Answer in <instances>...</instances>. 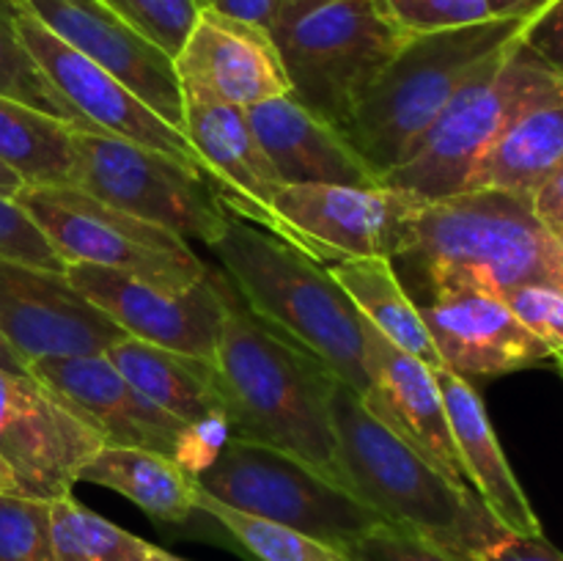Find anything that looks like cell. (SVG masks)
Returning <instances> with one entry per match:
<instances>
[{
  "mask_svg": "<svg viewBox=\"0 0 563 561\" xmlns=\"http://www.w3.org/2000/svg\"><path fill=\"white\" fill-rule=\"evenodd\" d=\"M390 264L418 308L465 289L498 297L522 284L563 289L559 240L533 212V198L504 190L427 201L410 245Z\"/></svg>",
  "mask_w": 563,
  "mask_h": 561,
  "instance_id": "1",
  "label": "cell"
},
{
  "mask_svg": "<svg viewBox=\"0 0 563 561\" xmlns=\"http://www.w3.org/2000/svg\"><path fill=\"white\" fill-rule=\"evenodd\" d=\"M212 383L234 438L286 451L339 482L330 416L339 377L317 355L258 319L229 278Z\"/></svg>",
  "mask_w": 563,
  "mask_h": 561,
  "instance_id": "2",
  "label": "cell"
},
{
  "mask_svg": "<svg viewBox=\"0 0 563 561\" xmlns=\"http://www.w3.org/2000/svg\"><path fill=\"white\" fill-rule=\"evenodd\" d=\"M209 251L258 319L366 394V319L319 258L231 212Z\"/></svg>",
  "mask_w": 563,
  "mask_h": 561,
  "instance_id": "3",
  "label": "cell"
},
{
  "mask_svg": "<svg viewBox=\"0 0 563 561\" xmlns=\"http://www.w3.org/2000/svg\"><path fill=\"white\" fill-rule=\"evenodd\" d=\"M339 482L385 522L421 534L440 548L473 556L500 526L471 487H460L390 432L339 380L330 396Z\"/></svg>",
  "mask_w": 563,
  "mask_h": 561,
  "instance_id": "4",
  "label": "cell"
},
{
  "mask_svg": "<svg viewBox=\"0 0 563 561\" xmlns=\"http://www.w3.org/2000/svg\"><path fill=\"white\" fill-rule=\"evenodd\" d=\"M528 20H487L407 38L341 127L377 182L412 157L454 99L526 31Z\"/></svg>",
  "mask_w": 563,
  "mask_h": 561,
  "instance_id": "5",
  "label": "cell"
},
{
  "mask_svg": "<svg viewBox=\"0 0 563 561\" xmlns=\"http://www.w3.org/2000/svg\"><path fill=\"white\" fill-rule=\"evenodd\" d=\"M269 36L291 97L339 130L410 38L383 0H284Z\"/></svg>",
  "mask_w": 563,
  "mask_h": 561,
  "instance_id": "6",
  "label": "cell"
},
{
  "mask_svg": "<svg viewBox=\"0 0 563 561\" xmlns=\"http://www.w3.org/2000/svg\"><path fill=\"white\" fill-rule=\"evenodd\" d=\"M563 102V80L522 44V36L454 99L427 141L379 185L405 190L421 201L465 193L484 154L522 113Z\"/></svg>",
  "mask_w": 563,
  "mask_h": 561,
  "instance_id": "7",
  "label": "cell"
},
{
  "mask_svg": "<svg viewBox=\"0 0 563 561\" xmlns=\"http://www.w3.org/2000/svg\"><path fill=\"white\" fill-rule=\"evenodd\" d=\"M196 482L203 493L234 509L295 528L335 550H344L352 539L385 522L344 484L308 462L234 435L196 473Z\"/></svg>",
  "mask_w": 563,
  "mask_h": 561,
  "instance_id": "8",
  "label": "cell"
},
{
  "mask_svg": "<svg viewBox=\"0 0 563 561\" xmlns=\"http://www.w3.org/2000/svg\"><path fill=\"white\" fill-rule=\"evenodd\" d=\"M14 201L44 231L64 264H97L170 289L198 284L209 273L179 234L97 201L77 187L25 185Z\"/></svg>",
  "mask_w": 563,
  "mask_h": 561,
  "instance_id": "9",
  "label": "cell"
},
{
  "mask_svg": "<svg viewBox=\"0 0 563 561\" xmlns=\"http://www.w3.org/2000/svg\"><path fill=\"white\" fill-rule=\"evenodd\" d=\"M71 187L207 248L229 220V209L207 176L168 154L102 130H75Z\"/></svg>",
  "mask_w": 563,
  "mask_h": 561,
  "instance_id": "10",
  "label": "cell"
},
{
  "mask_svg": "<svg viewBox=\"0 0 563 561\" xmlns=\"http://www.w3.org/2000/svg\"><path fill=\"white\" fill-rule=\"evenodd\" d=\"M38 383L60 396L104 446H135L179 460L196 476L229 435L201 432L159 410L102 355H58L31 363Z\"/></svg>",
  "mask_w": 563,
  "mask_h": 561,
  "instance_id": "11",
  "label": "cell"
},
{
  "mask_svg": "<svg viewBox=\"0 0 563 561\" xmlns=\"http://www.w3.org/2000/svg\"><path fill=\"white\" fill-rule=\"evenodd\" d=\"M418 196L385 185H284L273 201L278 237L328 264L394 258L410 245Z\"/></svg>",
  "mask_w": 563,
  "mask_h": 561,
  "instance_id": "12",
  "label": "cell"
},
{
  "mask_svg": "<svg viewBox=\"0 0 563 561\" xmlns=\"http://www.w3.org/2000/svg\"><path fill=\"white\" fill-rule=\"evenodd\" d=\"M66 278L126 336L179 355L212 361L225 317V275L209 270L185 289L97 264H66Z\"/></svg>",
  "mask_w": 563,
  "mask_h": 561,
  "instance_id": "13",
  "label": "cell"
},
{
  "mask_svg": "<svg viewBox=\"0 0 563 561\" xmlns=\"http://www.w3.org/2000/svg\"><path fill=\"white\" fill-rule=\"evenodd\" d=\"M99 435L33 374L0 369V460L20 495L55 501L71 493Z\"/></svg>",
  "mask_w": 563,
  "mask_h": 561,
  "instance_id": "14",
  "label": "cell"
},
{
  "mask_svg": "<svg viewBox=\"0 0 563 561\" xmlns=\"http://www.w3.org/2000/svg\"><path fill=\"white\" fill-rule=\"evenodd\" d=\"M16 31L22 42L31 50L36 64L42 66L44 75L49 77L60 97L93 127L108 135L124 138V141L141 143V146L163 152L179 163L190 165L198 174L207 176L201 157L187 141L179 127L168 124L163 116L154 113L141 97L121 86L113 75L88 61L86 55L77 53L75 47L55 36L47 25L36 20L27 11H16L14 16Z\"/></svg>",
  "mask_w": 563,
  "mask_h": 561,
  "instance_id": "15",
  "label": "cell"
},
{
  "mask_svg": "<svg viewBox=\"0 0 563 561\" xmlns=\"http://www.w3.org/2000/svg\"><path fill=\"white\" fill-rule=\"evenodd\" d=\"M0 333L31 366L38 358L102 355L124 330L64 273L0 258Z\"/></svg>",
  "mask_w": 563,
  "mask_h": 561,
  "instance_id": "16",
  "label": "cell"
},
{
  "mask_svg": "<svg viewBox=\"0 0 563 561\" xmlns=\"http://www.w3.org/2000/svg\"><path fill=\"white\" fill-rule=\"evenodd\" d=\"M22 11L86 55L185 132V108L174 58L121 20L102 0H22Z\"/></svg>",
  "mask_w": 563,
  "mask_h": 561,
  "instance_id": "17",
  "label": "cell"
},
{
  "mask_svg": "<svg viewBox=\"0 0 563 561\" xmlns=\"http://www.w3.org/2000/svg\"><path fill=\"white\" fill-rule=\"evenodd\" d=\"M366 374L368 391L361 396L363 405L443 476L460 487H471L456 454L434 369L407 355L366 322Z\"/></svg>",
  "mask_w": 563,
  "mask_h": 561,
  "instance_id": "18",
  "label": "cell"
},
{
  "mask_svg": "<svg viewBox=\"0 0 563 561\" xmlns=\"http://www.w3.org/2000/svg\"><path fill=\"white\" fill-rule=\"evenodd\" d=\"M185 135L201 157L209 185L231 215L278 234L273 201L280 179L258 146L242 108L181 88Z\"/></svg>",
  "mask_w": 563,
  "mask_h": 561,
  "instance_id": "19",
  "label": "cell"
},
{
  "mask_svg": "<svg viewBox=\"0 0 563 561\" xmlns=\"http://www.w3.org/2000/svg\"><path fill=\"white\" fill-rule=\"evenodd\" d=\"M179 86L234 108L289 94L284 61L269 31L203 9L174 58Z\"/></svg>",
  "mask_w": 563,
  "mask_h": 561,
  "instance_id": "20",
  "label": "cell"
},
{
  "mask_svg": "<svg viewBox=\"0 0 563 561\" xmlns=\"http://www.w3.org/2000/svg\"><path fill=\"white\" fill-rule=\"evenodd\" d=\"M418 311L438 346L443 369L467 383L550 361L548 346L522 328L498 295L478 289L454 292Z\"/></svg>",
  "mask_w": 563,
  "mask_h": 561,
  "instance_id": "21",
  "label": "cell"
},
{
  "mask_svg": "<svg viewBox=\"0 0 563 561\" xmlns=\"http://www.w3.org/2000/svg\"><path fill=\"white\" fill-rule=\"evenodd\" d=\"M280 185H379L339 127L302 108L291 94L245 110Z\"/></svg>",
  "mask_w": 563,
  "mask_h": 561,
  "instance_id": "22",
  "label": "cell"
},
{
  "mask_svg": "<svg viewBox=\"0 0 563 561\" xmlns=\"http://www.w3.org/2000/svg\"><path fill=\"white\" fill-rule=\"evenodd\" d=\"M434 377H438L445 413H449L456 454H460L473 493L493 512L495 520L509 528L511 534H520V537L542 534L537 512L528 504L526 493L500 449L498 435L489 424L487 407H484L478 391L473 388V383L443 366L434 369Z\"/></svg>",
  "mask_w": 563,
  "mask_h": 561,
  "instance_id": "23",
  "label": "cell"
},
{
  "mask_svg": "<svg viewBox=\"0 0 563 561\" xmlns=\"http://www.w3.org/2000/svg\"><path fill=\"white\" fill-rule=\"evenodd\" d=\"M104 358L159 410L201 432H229L223 402L212 383V361L179 355L132 336L110 344Z\"/></svg>",
  "mask_w": 563,
  "mask_h": 561,
  "instance_id": "24",
  "label": "cell"
},
{
  "mask_svg": "<svg viewBox=\"0 0 563 561\" xmlns=\"http://www.w3.org/2000/svg\"><path fill=\"white\" fill-rule=\"evenodd\" d=\"M77 482L115 490L165 526L187 522L196 509L198 482L179 460L135 446H99Z\"/></svg>",
  "mask_w": 563,
  "mask_h": 561,
  "instance_id": "25",
  "label": "cell"
},
{
  "mask_svg": "<svg viewBox=\"0 0 563 561\" xmlns=\"http://www.w3.org/2000/svg\"><path fill=\"white\" fill-rule=\"evenodd\" d=\"M563 165V102L522 113L495 141L465 190H504L533 198Z\"/></svg>",
  "mask_w": 563,
  "mask_h": 561,
  "instance_id": "26",
  "label": "cell"
},
{
  "mask_svg": "<svg viewBox=\"0 0 563 561\" xmlns=\"http://www.w3.org/2000/svg\"><path fill=\"white\" fill-rule=\"evenodd\" d=\"M341 289L350 295L366 322H372L388 341L427 366L440 369L438 346L423 324L421 311L401 286L390 258H344L324 264Z\"/></svg>",
  "mask_w": 563,
  "mask_h": 561,
  "instance_id": "27",
  "label": "cell"
},
{
  "mask_svg": "<svg viewBox=\"0 0 563 561\" xmlns=\"http://www.w3.org/2000/svg\"><path fill=\"white\" fill-rule=\"evenodd\" d=\"M0 163L27 187H71L75 127L27 105L0 99Z\"/></svg>",
  "mask_w": 563,
  "mask_h": 561,
  "instance_id": "28",
  "label": "cell"
},
{
  "mask_svg": "<svg viewBox=\"0 0 563 561\" xmlns=\"http://www.w3.org/2000/svg\"><path fill=\"white\" fill-rule=\"evenodd\" d=\"M49 537L58 561H148L152 544L60 495L49 501Z\"/></svg>",
  "mask_w": 563,
  "mask_h": 561,
  "instance_id": "29",
  "label": "cell"
},
{
  "mask_svg": "<svg viewBox=\"0 0 563 561\" xmlns=\"http://www.w3.org/2000/svg\"><path fill=\"white\" fill-rule=\"evenodd\" d=\"M196 509L220 522L234 537V542L258 561H346L341 550L289 526L234 509L203 493L201 487L196 493Z\"/></svg>",
  "mask_w": 563,
  "mask_h": 561,
  "instance_id": "30",
  "label": "cell"
},
{
  "mask_svg": "<svg viewBox=\"0 0 563 561\" xmlns=\"http://www.w3.org/2000/svg\"><path fill=\"white\" fill-rule=\"evenodd\" d=\"M14 6L0 0V99H11V102L27 105L42 113L55 116V119L66 121L75 130H93L64 97L58 88L49 82L42 66L31 55V50L22 42L20 31H16Z\"/></svg>",
  "mask_w": 563,
  "mask_h": 561,
  "instance_id": "31",
  "label": "cell"
},
{
  "mask_svg": "<svg viewBox=\"0 0 563 561\" xmlns=\"http://www.w3.org/2000/svg\"><path fill=\"white\" fill-rule=\"evenodd\" d=\"M0 561H58L49 537V501L0 495Z\"/></svg>",
  "mask_w": 563,
  "mask_h": 561,
  "instance_id": "32",
  "label": "cell"
},
{
  "mask_svg": "<svg viewBox=\"0 0 563 561\" xmlns=\"http://www.w3.org/2000/svg\"><path fill=\"white\" fill-rule=\"evenodd\" d=\"M102 3L170 58L179 55L198 16L207 9L203 0H102Z\"/></svg>",
  "mask_w": 563,
  "mask_h": 561,
  "instance_id": "33",
  "label": "cell"
},
{
  "mask_svg": "<svg viewBox=\"0 0 563 561\" xmlns=\"http://www.w3.org/2000/svg\"><path fill=\"white\" fill-rule=\"evenodd\" d=\"M383 6L410 38L495 20L487 0H383Z\"/></svg>",
  "mask_w": 563,
  "mask_h": 561,
  "instance_id": "34",
  "label": "cell"
},
{
  "mask_svg": "<svg viewBox=\"0 0 563 561\" xmlns=\"http://www.w3.org/2000/svg\"><path fill=\"white\" fill-rule=\"evenodd\" d=\"M522 328L537 336L563 372V289L553 284H522L504 295Z\"/></svg>",
  "mask_w": 563,
  "mask_h": 561,
  "instance_id": "35",
  "label": "cell"
},
{
  "mask_svg": "<svg viewBox=\"0 0 563 561\" xmlns=\"http://www.w3.org/2000/svg\"><path fill=\"white\" fill-rule=\"evenodd\" d=\"M341 553L346 556V561H467L465 556L440 548L432 539L396 528L390 522L368 528L366 534L352 539Z\"/></svg>",
  "mask_w": 563,
  "mask_h": 561,
  "instance_id": "36",
  "label": "cell"
},
{
  "mask_svg": "<svg viewBox=\"0 0 563 561\" xmlns=\"http://www.w3.org/2000/svg\"><path fill=\"white\" fill-rule=\"evenodd\" d=\"M0 258L66 273L64 258L55 253L44 231L33 223L31 215L14 198L5 196H0Z\"/></svg>",
  "mask_w": 563,
  "mask_h": 561,
  "instance_id": "37",
  "label": "cell"
},
{
  "mask_svg": "<svg viewBox=\"0 0 563 561\" xmlns=\"http://www.w3.org/2000/svg\"><path fill=\"white\" fill-rule=\"evenodd\" d=\"M522 44L539 55L563 80V0L533 16L522 31Z\"/></svg>",
  "mask_w": 563,
  "mask_h": 561,
  "instance_id": "38",
  "label": "cell"
},
{
  "mask_svg": "<svg viewBox=\"0 0 563 561\" xmlns=\"http://www.w3.org/2000/svg\"><path fill=\"white\" fill-rule=\"evenodd\" d=\"M467 561H563V553L555 544L544 539V534L537 537H520V534L500 531L498 537L473 556H465Z\"/></svg>",
  "mask_w": 563,
  "mask_h": 561,
  "instance_id": "39",
  "label": "cell"
},
{
  "mask_svg": "<svg viewBox=\"0 0 563 561\" xmlns=\"http://www.w3.org/2000/svg\"><path fill=\"white\" fill-rule=\"evenodd\" d=\"M284 0H203V6L218 14L231 16V20L247 22V25H256L269 31L278 16V9Z\"/></svg>",
  "mask_w": 563,
  "mask_h": 561,
  "instance_id": "40",
  "label": "cell"
},
{
  "mask_svg": "<svg viewBox=\"0 0 563 561\" xmlns=\"http://www.w3.org/2000/svg\"><path fill=\"white\" fill-rule=\"evenodd\" d=\"M533 212L553 234L563 231V165L548 179V185L533 196Z\"/></svg>",
  "mask_w": 563,
  "mask_h": 561,
  "instance_id": "41",
  "label": "cell"
},
{
  "mask_svg": "<svg viewBox=\"0 0 563 561\" xmlns=\"http://www.w3.org/2000/svg\"><path fill=\"white\" fill-rule=\"evenodd\" d=\"M489 11L498 20H528L542 14L548 6H553L555 0H487Z\"/></svg>",
  "mask_w": 563,
  "mask_h": 561,
  "instance_id": "42",
  "label": "cell"
},
{
  "mask_svg": "<svg viewBox=\"0 0 563 561\" xmlns=\"http://www.w3.org/2000/svg\"><path fill=\"white\" fill-rule=\"evenodd\" d=\"M0 369H5L11 374H31V366H27L25 358L5 341L3 333H0Z\"/></svg>",
  "mask_w": 563,
  "mask_h": 561,
  "instance_id": "43",
  "label": "cell"
},
{
  "mask_svg": "<svg viewBox=\"0 0 563 561\" xmlns=\"http://www.w3.org/2000/svg\"><path fill=\"white\" fill-rule=\"evenodd\" d=\"M22 187H25V182H22L20 176H16L14 170L9 168V165H3V163H0V196H5V198H14L16 193L22 190Z\"/></svg>",
  "mask_w": 563,
  "mask_h": 561,
  "instance_id": "44",
  "label": "cell"
},
{
  "mask_svg": "<svg viewBox=\"0 0 563 561\" xmlns=\"http://www.w3.org/2000/svg\"><path fill=\"white\" fill-rule=\"evenodd\" d=\"M3 493H16V495H20V487H16L14 473L9 471V465H5V462L0 460V495H3Z\"/></svg>",
  "mask_w": 563,
  "mask_h": 561,
  "instance_id": "45",
  "label": "cell"
},
{
  "mask_svg": "<svg viewBox=\"0 0 563 561\" xmlns=\"http://www.w3.org/2000/svg\"><path fill=\"white\" fill-rule=\"evenodd\" d=\"M148 561H187V559H179V556L168 553V550L157 548V544H152V553H148Z\"/></svg>",
  "mask_w": 563,
  "mask_h": 561,
  "instance_id": "46",
  "label": "cell"
},
{
  "mask_svg": "<svg viewBox=\"0 0 563 561\" xmlns=\"http://www.w3.org/2000/svg\"><path fill=\"white\" fill-rule=\"evenodd\" d=\"M555 240H559V251H561V262H563V231L555 234Z\"/></svg>",
  "mask_w": 563,
  "mask_h": 561,
  "instance_id": "47",
  "label": "cell"
},
{
  "mask_svg": "<svg viewBox=\"0 0 563 561\" xmlns=\"http://www.w3.org/2000/svg\"><path fill=\"white\" fill-rule=\"evenodd\" d=\"M3 3H9V6H14V9H22V0H3Z\"/></svg>",
  "mask_w": 563,
  "mask_h": 561,
  "instance_id": "48",
  "label": "cell"
},
{
  "mask_svg": "<svg viewBox=\"0 0 563 561\" xmlns=\"http://www.w3.org/2000/svg\"><path fill=\"white\" fill-rule=\"evenodd\" d=\"M561 377H563V372H561Z\"/></svg>",
  "mask_w": 563,
  "mask_h": 561,
  "instance_id": "49",
  "label": "cell"
}]
</instances>
